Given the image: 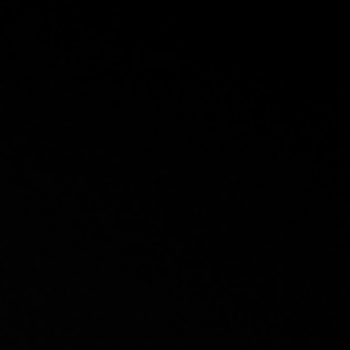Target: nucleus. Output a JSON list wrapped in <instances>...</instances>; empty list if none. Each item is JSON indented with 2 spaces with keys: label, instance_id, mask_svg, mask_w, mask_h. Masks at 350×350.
<instances>
[]
</instances>
